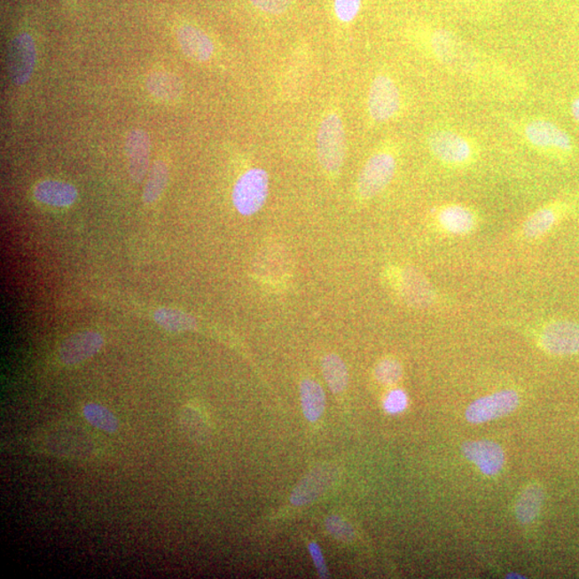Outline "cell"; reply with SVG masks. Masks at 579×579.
I'll use <instances>...</instances> for the list:
<instances>
[{
	"label": "cell",
	"instance_id": "obj_1",
	"mask_svg": "<svg viewBox=\"0 0 579 579\" xmlns=\"http://www.w3.org/2000/svg\"><path fill=\"white\" fill-rule=\"evenodd\" d=\"M317 155L327 173L340 171L346 156V135L343 122L335 113L321 121L317 136Z\"/></svg>",
	"mask_w": 579,
	"mask_h": 579
},
{
	"label": "cell",
	"instance_id": "obj_2",
	"mask_svg": "<svg viewBox=\"0 0 579 579\" xmlns=\"http://www.w3.org/2000/svg\"><path fill=\"white\" fill-rule=\"evenodd\" d=\"M270 179L262 168H251L235 184L233 203L244 216H251L263 207L269 196Z\"/></svg>",
	"mask_w": 579,
	"mask_h": 579
},
{
	"label": "cell",
	"instance_id": "obj_3",
	"mask_svg": "<svg viewBox=\"0 0 579 579\" xmlns=\"http://www.w3.org/2000/svg\"><path fill=\"white\" fill-rule=\"evenodd\" d=\"M396 171V159L392 153L381 152L369 158L358 176L357 192L363 199H372L392 182Z\"/></svg>",
	"mask_w": 579,
	"mask_h": 579
},
{
	"label": "cell",
	"instance_id": "obj_4",
	"mask_svg": "<svg viewBox=\"0 0 579 579\" xmlns=\"http://www.w3.org/2000/svg\"><path fill=\"white\" fill-rule=\"evenodd\" d=\"M428 147L433 155L444 165L461 167L473 157V146L467 138L450 130H435L428 137Z\"/></svg>",
	"mask_w": 579,
	"mask_h": 579
},
{
	"label": "cell",
	"instance_id": "obj_5",
	"mask_svg": "<svg viewBox=\"0 0 579 579\" xmlns=\"http://www.w3.org/2000/svg\"><path fill=\"white\" fill-rule=\"evenodd\" d=\"M37 51L32 35L23 33L10 43L7 52V69L14 84L23 85L32 78Z\"/></svg>",
	"mask_w": 579,
	"mask_h": 579
},
{
	"label": "cell",
	"instance_id": "obj_6",
	"mask_svg": "<svg viewBox=\"0 0 579 579\" xmlns=\"http://www.w3.org/2000/svg\"><path fill=\"white\" fill-rule=\"evenodd\" d=\"M543 349L552 356H574L579 353V325L570 320L548 323L540 334Z\"/></svg>",
	"mask_w": 579,
	"mask_h": 579
},
{
	"label": "cell",
	"instance_id": "obj_7",
	"mask_svg": "<svg viewBox=\"0 0 579 579\" xmlns=\"http://www.w3.org/2000/svg\"><path fill=\"white\" fill-rule=\"evenodd\" d=\"M401 107V92L387 75H378L372 81L368 95L369 114L379 122L387 121Z\"/></svg>",
	"mask_w": 579,
	"mask_h": 579
},
{
	"label": "cell",
	"instance_id": "obj_8",
	"mask_svg": "<svg viewBox=\"0 0 579 579\" xmlns=\"http://www.w3.org/2000/svg\"><path fill=\"white\" fill-rule=\"evenodd\" d=\"M519 403L517 393L507 389L473 402L466 410L465 415L467 421L473 424L489 422L514 412Z\"/></svg>",
	"mask_w": 579,
	"mask_h": 579
},
{
	"label": "cell",
	"instance_id": "obj_9",
	"mask_svg": "<svg viewBox=\"0 0 579 579\" xmlns=\"http://www.w3.org/2000/svg\"><path fill=\"white\" fill-rule=\"evenodd\" d=\"M525 137L532 146L558 155L571 153V137L559 126L545 120H535L525 128Z\"/></svg>",
	"mask_w": 579,
	"mask_h": 579
},
{
	"label": "cell",
	"instance_id": "obj_10",
	"mask_svg": "<svg viewBox=\"0 0 579 579\" xmlns=\"http://www.w3.org/2000/svg\"><path fill=\"white\" fill-rule=\"evenodd\" d=\"M337 474L338 470L333 465L317 466L296 486L291 495V504L301 506L319 498L334 483Z\"/></svg>",
	"mask_w": 579,
	"mask_h": 579
},
{
	"label": "cell",
	"instance_id": "obj_11",
	"mask_svg": "<svg viewBox=\"0 0 579 579\" xmlns=\"http://www.w3.org/2000/svg\"><path fill=\"white\" fill-rule=\"evenodd\" d=\"M104 337L95 331H82L69 336L61 343L59 358L65 365H76L94 356L104 347Z\"/></svg>",
	"mask_w": 579,
	"mask_h": 579
},
{
	"label": "cell",
	"instance_id": "obj_12",
	"mask_svg": "<svg viewBox=\"0 0 579 579\" xmlns=\"http://www.w3.org/2000/svg\"><path fill=\"white\" fill-rule=\"evenodd\" d=\"M463 454L485 475L498 474L504 468L505 456L499 444L489 440L470 442L463 444Z\"/></svg>",
	"mask_w": 579,
	"mask_h": 579
},
{
	"label": "cell",
	"instance_id": "obj_13",
	"mask_svg": "<svg viewBox=\"0 0 579 579\" xmlns=\"http://www.w3.org/2000/svg\"><path fill=\"white\" fill-rule=\"evenodd\" d=\"M125 148L130 177L133 182L140 184L150 168V137L145 131L132 130L127 137Z\"/></svg>",
	"mask_w": 579,
	"mask_h": 579
},
{
	"label": "cell",
	"instance_id": "obj_14",
	"mask_svg": "<svg viewBox=\"0 0 579 579\" xmlns=\"http://www.w3.org/2000/svg\"><path fill=\"white\" fill-rule=\"evenodd\" d=\"M176 37L179 46L189 59L204 63L211 59L214 54V43L203 30L184 24L178 27Z\"/></svg>",
	"mask_w": 579,
	"mask_h": 579
},
{
	"label": "cell",
	"instance_id": "obj_15",
	"mask_svg": "<svg viewBox=\"0 0 579 579\" xmlns=\"http://www.w3.org/2000/svg\"><path fill=\"white\" fill-rule=\"evenodd\" d=\"M401 292L408 304L423 309L433 304L434 293L432 286L419 271L407 269L402 271Z\"/></svg>",
	"mask_w": 579,
	"mask_h": 579
},
{
	"label": "cell",
	"instance_id": "obj_16",
	"mask_svg": "<svg viewBox=\"0 0 579 579\" xmlns=\"http://www.w3.org/2000/svg\"><path fill=\"white\" fill-rule=\"evenodd\" d=\"M438 223L445 233L450 235H467L476 227V216L464 205L452 204L440 209Z\"/></svg>",
	"mask_w": 579,
	"mask_h": 579
},
{
	"label": "cell",
	"instance_id": "obj_17",
	"mask_svg": "<svg viewBox=\"0 0 579 579\" xmlns=\"http://www.w3.org/2000/svg\"><path fill=\"white\" fill-rule=\"evenodd\" d=\"M38 202L53 207H67L75 202L78 192L73 184L59 181H43L34 189Z\"/></svg>",
	"mask_w": 579,
	"mask_h": 579
},
{
	"label": "cell",
	"instance_id": "obj_18",
	"mask_svg": "<svg viewBox=\"0 0 579 579\" xmlns=\"http://www.w3.org/2000/svg\"><path fill=\"white\" fill-rule=\"evenodd\" d=\"M146 86L153 97L165 102L176 101L183 92L181 80L176 74L163 70L153 71L150 74Z\"/></svg>",
	"mask_w": 579,
	"mask_h": 579
},
{
	"label": "cell",
	"instance_id": "obj_19",
	"mask_svg": "<svg viewBox=\"0 0 579 579\" xmlns=\"http://www.w3.org/2000/svg\"><path fill=\"white\" fill-rule=\"evenodd\" d=\"M543 501H544V490H543L541 485L530 484L527 486L516 501V519L521 524H530L540 514Z\"/></svg>",
	"mask_w": 579,
	"mask_h": 579
},
{
	"label": "cell",
	"instance_id": "obj_20",
	"mask_svg": "<svg viewBox=\"0 0 579 579\" xmlns=\"http://www.w3.org/2000/svg\"><path fill=\"white\" fill-rule=\"evenodd\" d=\"M301 407L307 419L316 422L325 408V395L322 387L315 381L304 380L301 384Z\"/></svg>",
	"mask_w": 579,
	"mask_h": 579
},
{
	"label": "cell",
	"instance_id": "obj_21",
	"mask_svg": "<svg viewBox=\"0 0 579 579\" xmlns=\"http://www.w3.org/2000/svg\"><path fill=\"white\" fill-rule=\"evenodd\" d=\"M557 208L545 207L532 214L522 225V234L526 239H536L550 232L558 222Z\"/></svg>",
	"mask_w": 579,
	"mask_h": 579
},
{
	"label": "cell",
	"instance_id": "obj_22",
	"mask_svg": "<svg viewBox=\"0 0 579 579\" xmlns=\"http://www.w3.org/2000/svg\"><path fill=\"white\" fill-rule=\"evenodd\" d=\"M159 325L168 332L182 333L196 329L197 321L181 310L160 309L153 315Z\"/></svg>",
	"mask_w": 579,
	"mask_h": 579
},
{
	"label": "cell",
	"instance_id": "obj_23",
	"mask_svg": "<svg viewBox=\"0 0 579 579\" xmlns=\"http://www.w3.org/2000/svg\"><path fill=\"white\" fill-rule=\"evenodd\" d=\"M322 371L333 392L337 394L345 391L348 386V371L340 356L329 355L323 358Z\"/></svg>",
	"mask_w": 579,
	"mask_h": 579
},
{
	"label": "cell",
	"instance_id": "obj_24",
	"mask_svg": "<svg viewBox=\"0 0 579 579\" xmlns=\"http://www.w3.org/2000/svg\"><path fill=\"white\" fill-rule=\"evenodd\" d=\"M168 182V168L165 162L158 160L151 168L145 184L143 200L146 204L156 202L160 198Z\"/></svg>",
	"mask_w": 579,
	"mask_h": 579
},
{
	"label": "cell",
	"instance_id": "obj_25",
	"mask_svg": "<svg viewBox=\"0 0 579 579\" xmlns=\"http://www.w3.org/2000/svg\"><path fill=\"white\" fill-rule=\"evenodd\" d=\"M87 422L97 429L107 434H114L120 428L119 419L109 409L98 403H89L83 408Z\"/></svg>",
	"mask_w": 579,
	"mask_h": 579
},
{
	"label": "cell",
	"instance_id": "obj_26",
	"mask_svg": "<svg viewBox=\"0 0 579 579\" xmlns=\"http://www.w3.org/2000/svg\"><path fill=\"white\" fill-rule=\"evenodd\" d=\"M377 380L386 386H392L401 380L403 367L396 360L387 358L378 364L375 369Z\"/></svg>",
	"mask_w": 579,
	"mask_h": 579
},
{
	"label": "cell",
	"instance_id": "obj_27",
	"mask_svg": "<svg viewBox=\"0 0 579 579\" xmlns=\"http://www.w3.org/2000/svg\"><path fill=\"white\" fill-rule=\"evenodd\" d=\"M326 529L330 534L342 542H351L356 537L355 530L349 522L343 520L340 517L333 515L326 520Z\"/></svg>",
	"mask_w": 579,
	"mask_h": 579
},
{
	"label": "cell",
	"instance_id": "obj_28",
	"mask_svg": "<svg viewBox=\"0 0 579 579\" xmlns=\"http://www.w3.org/2000/svg\"><path fill=\"white\" fill-rule=\"evenodd\" d=\"M182 425L191 437H204L205 424L202 417L194 410H184L182 413Z\"/></svg>",
	"mask_w": 579,
	"mask_h": 579
},
{
	"label": "cell",
	"instance_id": "obj_29",
	"mask_svg": "<svg viewBox=\"0 0 579 579\" xmlns=\"http://www.w3.org/2000/svg\"><path fill=\"white\" fill-rule=\"evenodd\" d=\"M362 0H335L334 9L341 22H352L361 10Z\"/></svg>",
	"mask_w": 579,
	"mask_h": 579
},
{
	"label": "cell",
	"instance_id": "obj_30",
	"mask_svg": "<svg viewBox=\"0 0 579 579\" xmlns=\"http://www.w3.org/2000/svg\"><path fill=\"white\" fill-rule=\"evenodd\" d=\"M293 0H250L255 8L270 14H280L286 12Z\"/></svg>",
	"mask_w": 579,
	"mask_h": 579
},
{
	"label": "cell",
	"instance_id": "obj_31",
	"mask_svg": "<svg viewBox=\"0 0 579 579\" xmlns=\"http://www.w3.org/2000/svg\"><path fill=\"white\" fill-rule=\"evenodd\" d=\"M407 403L408 399L406 394L401 391V389H396V391L388 394L386 402H384V408H386L388 413H399L406 409Z\"/></svg>",
	"mask_w": 579,
	"mask_h": 579
},
{
	"label": "cell",
	"instance_id": "obj_32",
	"mask_svg": "<svg viewBox=\"0 0 579 579\" xmlns=\"http://www.w3.org/2000/svg\"><path fill=\"white\" fill-rule=\"evenodd\" d=\"M309 552L315 565L319 571L321 577H327V568L325 566V558H323L320 547L316 543H311L309 545Z\"/></svg>",
	"mask_w": 579,
	"mask_h": 579
},
{
	"label": "cell",
	"instance_id": "obj_33",
	"mask_svg": "<svg viewBox=\"0 0 579 579\" xmlns=\"http://www.w3.org/2000/svg\"><path fill=\"white\" fill-rule=\"evenodd\" d=\"M571 113L574 120H575L579 124V97L572 102Z\"/></svg>",
	"mask_w": 579,
	"mask_h": 579
},
{
	"label": "cell",
	"instance_id": "obj_34",
	"mask_svg": "<svg viewBox=\"0 0 579 579\" xmlns=\"http://www.w3.org/2000/svg\"><path fill=\"white\" fill-rule=\"evenodd\" d=\"M506 578H525V576L519 575V574H510Z\"/></svg>",
	"mask_w": 579,
	"mask_h": 579
}]
</instances>
